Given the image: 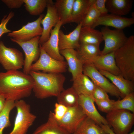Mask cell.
<instances>
[{"label": "cell", "mask_w": 134, "mask_h": 134, "mask_svg": "<svg viewBox=\"0 0 134 134\" xmlns=\"http://www.w3.org/2000/svg\"><path fill=\"white\" fill-rule=\"evenodd\" d=\"M92 96L94 101L109 99L107 93L100 87L96 85H95Z\"/></svg>", "instance_id": "cell-36"}, {"label": "cell", "mask_w": 134, "mask_h": 134, "mask_svg": "<svg viewBox=\"0 0 134 134\" xmlns=\"http://www.w3.org/2000/svg\"><path fill=\"white\" fill-rule=\"evenodd\" d=\"M134 23V18L126 17L111 14L100 16L97 19L92 28H95L99 25L111 27L116 29L123 30Z\"/></svg>", "instance_id": "cell-14"}, {"label": "cell", "mask_w": 134, "mask_h": 134, "mask_svg": "<svg viewBox=\"0 0 134 134\" xmlns=\"http://www.w3.org/2000/svg\"><path fill=\"white\" fill-rule=\"evenodd\" d=\"M25 8L32 15H40L47 6L48 0H23Z\"/></svg>", "instance_id": "cell-30"}, {"label": "cell", "mask_w": 134, "mask_h": 134, "mask_svg": "<svg viewBox=\"0 0 134 134\" xmlns=\"http://www.w3.org/2000/svg\"><path fill=\"white\" fill-rule=\"evenodd\" d=\"M104 45L101 55H104L116 50L122 46L127 39L123 30L110 29L105 27L101 29Z\"/></svg>", "instance_id": "cell-8"}, {"label": "cell", "mask_w": 134, "mask_h": 134, "mask_svg": "<svg viewBox=\"0 0 134 134\" xmlns=\"http://www.w3.org/2000/svg\"><path fill=\"white\" fill-rule=\"evenodd\" d=\"M44 16V14H41L36 20L28 22L18 30L9 33L7 36L14 40L21 42L27 41L35 37L40 36L43 31L41 22Z\"/></svg>", "instance_id": "cell-11"}, {"label": "cell", "mask_w": 134, "mask_h": 134, "mask_svg": "<svg viewBox=\"0 0 134 134\" xmlns=\"http://www.w3.org/2000/svg\"><path fill=\"white\" fill-rule=\"evenodd\" d=\"M40 54L35 62L31 66L30 71L41 70L46 73H61L66 72L67 66L66 61H60L53 58L45 51L39 44Z\"/></svg>", "instance_id": "cell-6"}, {"label": "cell", "mask_w": 134, "mask_h": 134, "mask_svg": "<svg viewBox=\"0 0 134 134\" xmlns=\"http://www.w3.org/2000/svg\"><path fill=\"white\" fill-rule=\"evenodd\" d=\"M17 113L12 130L8 134H26L36 118L30 105L22 99L15 101Z\"/></svg>", "instance_id": "cell-5"}, {"label": "cell", "mask_w": 134, "mask_h": 134, "mask_svg": "<svg viewBox=\"0 0 134 134\" xmlns=\"http://www.w3.org/2000/svg\"><path fill=\"white\" fill-rule=\"evenodd\" d=\"M74 0H56L55 8L63 25L68 23L71 15Z\"/></svg>", "instance_id": "cell-27"}, {"label": "cell", "mask_w": 134, "mask_h": 134, "mask_svg": "<svg viewBox=\"0 0 134 134\" xmlns=\"http://www.w3.org/2000/svg\"><path fill=\"white\" fill-rule=\"evenodd\" d=\"M6 100L4 97L0 94V113L4 107Z\"/></svg>", "instance_id": "cell-41"}, {"label": "cell", "mask_w": 134, "mask_h": 134, "mask_svg": "<svg viewBox=\"0 0 134 134\" xmlns=\"http://www.w3.org/2000/svg\"><path fill=\"white\" fill-rule=\"evenodd\" d=\"M115 100H95L99 110L107 113L113 110V107Z\"/></svg>", "instance_id": "cell-34"}, {"label": "cell", "mask_w": 134, "mask_h": 134, "mask_svg": "<svg viewBox=\"0 0 134 134\" xmlns=\"http://www.w3.org/2000/svg\"><path fill=\"white\" fill-rule=\"evenodd\" d=\"M32 134H71L60 126L53 112L50 111L47 121L38 127Z\"/></svg>", "instance_id": "cell-22"}, {"label": "cell", "mask_w": 134, "mask_h": 134, "mask_svg": "<svg viewBox=\"0 0 134 134\" xmlns=\"http://www.w3.org/2000/svg\"><path fill=\"white\" fill-rule=\"evenodd\" d=\"M46 7V14L41 22L43 31L39 41L41 45L48 40L52 28L54 27L60 20L52 0H48Z\"/></svg>", "instance_id": "cell-13"}, {"label": "cell", "mask_w": 134, "mask_h": 134, "mask_svg": "<svg viewBox=\"0 0 134 134\" xmlns=\"http://www.w3.org/2000/svg\"><path fill=\"white\" fill-rule=\"evenodd\" d=\"M106 77L109 79L117 88L121 94V97L123 98L126 95L134 92L133 82L125 78L122 75H115L108 72L99 70Z\"/></svg>", "instance_id": "cell-20"}, {"label": "cell", "mask_w": 134, "mask_h": 134, "mask_svg": "<svg viewBox=\"0 0 134 134\" xmlns=\"http://www.w3.org/2000/svg\"><path fill=\"white\" fill-rule=\"evenodd\" d=\"M24 63L23 54L18 49L6 47L0 41V63L7 71L18 70L23 67Z\"/></svg>", "instance_id": "cell-7"}, {"label": "cell", "mask_w": 134, "mask_h": 134, "mask_svg": "<svg viewBox=\"0 0 134 134\" xmlns=\"http://www.w3.org/2000/svg\"><path fill=\"white\" fill-rule=\"evenodd\" d=\"M106 1L107 0H95V5L99 12L100 16L108 14V12L106 6Z\"/></svg>", "instance_id": "cell-38"}, {"label": "cell", "mask_w": 134, "mask_h": 134, "mask_svg": "<svg viewBox=\"0 0 134 134\" xmlns=\"http://www.w3.org/2000/svg\"><path fill=\"white\" fill-rule=\"evenodd\" d=\"M116 63L121 75L134 81V36L128 37L124 43L115 52Z\"/></svg>", "instance_id": "cell-3"}, {"label": "cell", "mask_w": 134, "mask_h": 134, "mask_svg": "<svg viewBox=\"0 0 134 134\" xmlns=\"http://www.w3.org/2000/svg\"><path fill=\"white\" fill-rule=\"evenodd\" d=\"M73 134H106L102 128L92 120L86 117Z\"/></svg>", "instance_id": "cell-29"}, {"label": "cell", "mask_w": 134, "mask_h": 134, "mask_svg": "<svg viewBox=\"0 0 134 134\" xmlns=\"http://www.w3.org/2000/svg\"><path fill=\"white\" fill-rule=\"evenodd\" d=\"M109 126L116 134H125L131 131L134 123V113L123 109L113 110L105 118Z\"/></svg>", "instance_id": "cell-4"}, {"label": "cell", "mask_w": 134, "mask_h": 134, "mask_svg": "<svg viewBox=\"0 0 134 134\" xmlns=\"http://www.w3.org/2000/svg\"><path fill=\"white\" fill-rule=\"evenodd\" d=\"M94 2V1L90 7L86 16L82 21V27L87 26L92 27L100 16V14L96 7Z\"/></svg>", "instance_id": "cell-33"}, {"label": "cell", "mask_w": 134, "mask_h": 134, "mask_svg": "<svg viewBox=\"0 0 134 134\" xmlns=\"http://www.w3.org/2000/svg\"><path fill=\"white\" fill-rule=\"evenodd\" d=\"M62 23L60 20L50 32L48 40L41 45L46 52L50 57L60 61H64V58L60 53L59 48L58 34Z\"/></svg>", "instance_id": "cell-17"}, {"label": "cell", "mask_w": 134, "mask_h": 134, "mask_svg": "<svg viewBox=\"0 0 134 134\" xmlns=\"http://www.w3.org/2000/svg\"><path fill=\"white\" fill-rule=\"evenodd\" d=\"M14 13L12 11L9 13L8 15L5 16L1 20L0 24V37L3 34L8 33H10L11 31L8 29L6 25L9 20L14 16Z\"/></svg>", "instance_id": "cell-37"}, {"label": "cell", "mask_w": 134, "mask_h": 134, "mask_svg": "<svg viewBox=\"0 0 134 134\" xmlns=\"http://www.w3.org/2000/svg\"><path fill=\"white\" fill-rule=\"evenodd\" d=\"M72 81V87L78 95H87L93 97L95 85L88 76L83 73Z\"/></svg>", "instance_id": "cell-23"}, {"label": "cell", "mask_w": 134, "mask_h": 134, "mask_svg": "<svg viewBox=\"0 0 134 134\" xmlns=\"http://www.w3.org/2000/svg\"><path fill=\"white\" fill-rule=\"evenodd\" d=\"M133 1V0H107L106 6L108 12L122 16L129 13Z\"/></svg>", "instance_id": "cell-25"}, {"label": "cell", "mask_w": 134, "mask_h": 134, "mask_svg": "<svg viewBox=\"0 0 134 134\" xmlns=\"http://www.w3.org/2000/svg\"><path fill=\"white\" fill-rule=\"evenodd\" d=\"M34 80L29 74L18 70L0 72V94L15 101L31 95Z\"/></svg>", "instance_id": "cell-1"}, {"label": "cell", "mask_w": 134, "mask_h": 134, "mask_svg": "<svg viewBox=\"0 0 134 134\" xmlns=\"http://www.w3.org/2000/svg\"><path fill=\"white\" fill-rule=\"evenodd\" d=\"M94 102L93 98L91 96L83 95H79L78 104L87 117L93 120L100 126L101 125L109 126L105 118L97 111Z\"/></svg>", "instance_id": "cell-15"}, {"label": "cell", "mask_w": 134, "mask_h": 134, "mask_svg": "<svg viewBox=\"0 0 134 134\" xmlns=\"http://www.w3.org/2000/svg\"><path fill=\"white\" fill-rule=\"evenodd\" d=\"M83 73L90 78L95 85L100 87L107 93L117 98L121 97L120 93L117 88L91 64H83Z\"/></svg>", "instance_id": "cell-9"}, {"label": "cell", "mask_w": 134, "mask_h": 134, "mask_svg": "<svg viewBox=\"0 0 134 134\" xmlns=\"http://www.w3.org/2000/svg\"><path fill=\"white\" fill-rule=\"evenodd\" d=\"M57 98L58 103L68 108L78 105L79 95L72 87L64 89Z\"/></svg>", "instance_id": "cell-28"}, {"label": "cell", "mask_w": 134, "mask_h": 134, "mask_svg": "<svg viewBox=\"0 0 134 134\" xmlns=\"http://www.w3.org/2000/svg\"><path fill=\"white\" fill-rule=\"evenodd\" d=\"M15 107V101L6 100L4 107L0 113V134H2L5 128L10 126V114L11 111Z\"/></svg>", "instance_id": "cell-31"}, {"label": "cell", "mask_w": 134, "mask_h": 134, "mask_svg": "<svg viewBox=\"0 0 134 134\" xmlns=\"http://www.w3.org/2000/svg\"><path fill=\"white\" fill-rule=\"evenodd\" d=\"M80 44L100 46L103 41L101 32L91 27L82 26L80 32Z\"/></svg>", "instance_id": "cell-24"}, {"label": "cell", "mask_w": 134, "mask_h": 134, "mask_svg": "<svg viewBox=\"0 0 134 134\" xmlns=\"http://www.w3.org/2000/svg\"><path fill=\"white\" fill-rule=\"evenodd\" d=\"M40 36L35 37L26 41L21 42L14 40L10 38L12 41L19 45L23 50L25 55L23 66V72L29 74L30 68L33 63L38 59L40 54L39 41Z\"/></svg>", "instance_id": "cell-10"}, {"label": "cell", "mask_w": 134, "mask_h": 134, "mask_svg": "<svg viewBox=\"0 0 134 134\" xmlns=\"http://www.w3.org/2000/svg\"><path fill=\"white\" fill-rule=\"evenodd\" d=\"M86 117L78 104L75 106L68 108L63 118L57 121L61 127L71 134H73Z\"/></svg>", "instance_id": "cell-12"}, {"label": "cell", "mask_w": 134, "mask_h": 134, "mask_svg": "<svg viewBox=\"0 0 134 134\" xmlns=\"http://www.w3.org/2000/svg\"><path fill=\"white\" fill-rule=\"evenodd\" d=\"M82 26V21L68 34H65L61 30L58 34L59 48L60 51L67 49H76L80 45V32Z\"/></svg>", "instance_id": "cell-18"}, {"label": "cell", "mask_w": 134, "mask_h": 134, "mask_svg": "<svg viewBox=\"0 0 134 134\" xmlns=\"http://www.w3.org/2000/svg\"><path fill=\"white\" fill-rule=\"evenodd\" d=\"M115 52L97 56L88 63L91 64L98 70L105 71L115 75H121L116 63Z\"/></svg>", "instance_id": "cell-16"}, {"label": "cell", "mask_w": 134, "mask_h": 134, "mask_svg": "<svg viewBox=\"0 0 134 134\" xmlns=\"http://www.w3.org/2000/svg\"><path fill=\"white\" fill-rule=\"evenodd\" d=\"M2 1L10 9L19 8L24 3L23 0H3Z\"/></svg>", "instance_id": "cell-39"}, {"label": "cell", "mask_w": 134, "mask_h": 134, "mask_svg": "<svg viewBox=\"0 0 134 134\" xmlns=\"http://www.w3.org/2000/svg\"><path fill=\"white\" fill-rule=\"evenodd\" d=\"M123 99L115 101L113 105V110L123 109L130 111L134 113V92L126 95Z\"/></svg>", "instance_id": "cell-32"}, {"label": "cell", "mask_w": 134, "mask_h": 134, "mask_svg": "<svg viewBox=\"0 0 134 134\" xmlns=\"http://www.w3.org/2000/svg\"><path fill=\"white\" fill-rule=\"evenodd\" d=\"M68 107L61 104L56 103L55 105L54 116L57 121L61 120L63 117Z\"/></svg>", "instance_id": "cell-35"}, {"label": "cell", "mask_w": 134, "mask_h": 134, "mask_svg": "<svg viewBox=\"0 0 134 134\" xmlns=\"http://www.w3.org/2000/svg\"><path fill=\"white\" fill-rule=\"evenodd\" d=\"M134 134V131L130 133H128L126 134Z\"/></svg>", "instance_id": "cell-42"}, {"label": "cell", "mask_w": 134, "mask_h": 134, "mask_svg": "<svg viewBox=\"0 0 134 134\" xmlns=\"http://www.w3.org/2000/svg\"><path fill=\"white\" fill-rule=\"evenodd\" d=\"M95 0H74L68 23L79 24L82 22Z\"/></svg>", "instance_id": "cell-21"}, {"label": "cell", "mask_w": 134, "mask_h": 134, "mask_svg": "<svg viewBox=\"0 0 134 134\" xmlns=\"http://www.w3.org/2000/svg\"><path fill=\"white\" fill-rule=\"evenodd\" d=\"M76 50L78 57L83 65L101 55L100 46L94 45L80 44Z\"/></svg>", "instance_id": "cell-26"}, {"label": "cell", "mask_w": 134, "mask_h": 134, "mask_svg": "<svg viewBox=\"0 0 134 134\" xmlns=\"http://www.w3.org/2000/svg\"><path fill=\"white\" fill-rule=\"evenodd\" d=\"M100 126L102 128L106 134H116L109 126L101 125Z\"/></svg>", "instance_id": "cell-40"}, {"label": "cell", "mask_w": 134, "mask_h": 134, "mask_svg": "<svg viewBox=\"0 0 134 134\" xmlns=\"http://www.w3.org/2000/svg\"><path fill=\"white\" fill-rule=\"evenodd\" d=\"M29 74L34 79L32 91L37 99L57 97L64 89V85L66 78L62 73H46L31 70Z\"/></svg>", "instance_id": "cell-2"}, {"label": "cell", "mask_w": 134, "mask_h": 134, "mask_svg": "<svg viewBox=\"0 0 134 134\" xmlns=\"http://www.w3.org/2000/svg\"><path fill=\"white\" fill-rule=\"evenodd\" d=\"M60 53L66 60L68 70L71 74L73 81L83 73V64L78 58L77 51L74 49L61 50Z\"/></svg>", "instance_id": "cell-19"}]
</instances>
